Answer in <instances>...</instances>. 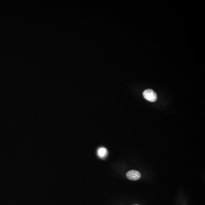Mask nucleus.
I'll return each mask as SVG.
<instances>
[{
	"label": "nucleus",
	"instance_id": "f257e3e1",
	"mask_svg": "<svg viewBox=\"0 0 205 205\" xmlns=\"http://www.w3.org/2000/svg\"><path fill=\"white\" fill-rule=\"evenodd\" d=\"M143 96L147 100L150 102H155L157 100L156 93L152 89H147L143 92Z\"/></svg>",
	"mask_w": 205,
	"mask_h": 205
},
{
	"label": "nucleus",
	"instance_id": "7ed1b4c3",
	"mask_svg": "<svg viewBox=\"0 0 205 205\" xmlns=\"http://www.w3.org/2000/svg\"><path fill=\"white\" fill-rule=\"evenodd\" d=\"M98 154L99 156L101 157H103L106 155L107 153V150L104 148H101L98 149Z\"/></svg>",
	"mask_w": 205,
	"mask_h": 205
},
{
	"label": "nucleus",
	"instance_id": "20e7f679",
	"mask_svg": "<svg viewBox=\"0 0 205 205\" xmlns=\"http://www.w3.org/2000/svg\"></svg>",
	"mask_w": 205,
	"mask_h": 205
},
{
	"label": "nucleus",
	"instance_id": "f03ea898",
	"mask_svg": "<svg viewBox=\"0 0 205 205\" xmlns=\"http://www.w3.org/2000/svg\"><path fill=\"white\" fill-rule=\"evenodd\" d=\"M127 178L129 180L136 181L141 178V175L139 172L135 170H131L127 173Z\"/></svg>",
	"mask_w": 205,
	"mask_h": 205
}]
</instances>
